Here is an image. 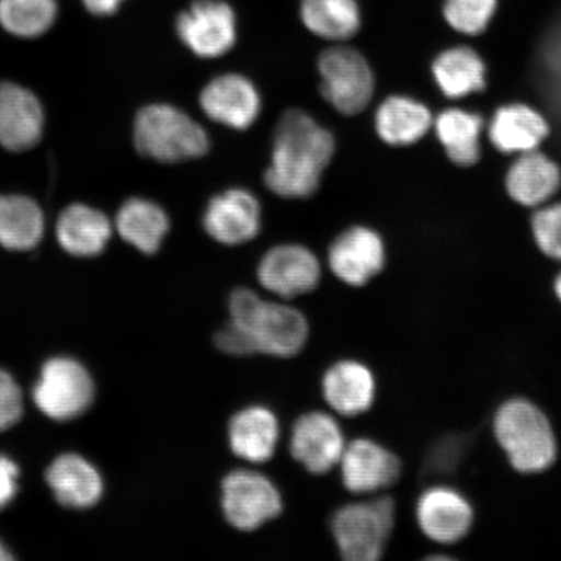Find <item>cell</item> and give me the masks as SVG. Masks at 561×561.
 <instances>
[{"instance_id": "obj_1", "label": "cell", "mask_w": 561, "mask_h": 561, "mask_svg": "<svg viewBox=\"0 0 561 561\" xmlns=\"http://www.w3.org/2000/svg\"><path fill=\"white\" fill-rule=\"evenodd\" d=\"M335 152V139L307 112L286 111L273 133L271 163L264 184L286 199L310 198Z\"/></svg>"}, {"instance_id": "obj_2", "label": "cell", "mask_w": 561, "mask_h": 561, "mask_svg": "<svg viewBox=\"0 0 561 561\" xmlns=\"http://www.w3.org/2000/svg\"><path fill=\"white\" fill-rule=\"evenodd\" d=\"M491 430L517 473L542 474L556 466L559 458L557 432L547 413L530 399L514 397L497 405Z\"/></svg>"}, {"instance_id": "obj_3", "label": "cell", "mask_w": 561, "mask_h": 561, "mask_svg": "<svg viewBox=\"0 0 561 561\" xmlns=\"http://www.w3.org/2000/svg\"><path fill=\"white\" fill-rule=\"evenodd\" d=\"M229 321L248 335L256 355L290 359L301 353L310 336L304 312L290 305L263 299L238 287L229 297Z\"/></svg>"}, {"instance_id": "obj_4", "label": "cell", "mask_w": 561, "mask_h": 561, "mask_svg": "<svg viewBox=\"0 0 561 561\" xmlns=\"http://www.w3.org/2000/svg\"><path fill=\"white\" fill-rule=\"evenodd\" d=\"M135 142L139 153L160 163L199 159L209 150L206 129L170 104H151L138 112Z\"/></svg>"}, {"instance_id": "obj_5", "label": "cell", "mask_w": 561, "mask_h": 561, "mask_svg": "<svg viewBox=\"0 0 561 561\" xmlns=\"http://www.w3.org/2000/svg\"><path fill=\"white\" fill-rule=\"evenodd\" d=\"M396 523V502L388 495L378 494L336 510L331 529L343 559L377 561L383 557Z\"/></svg>"}, {"instance_id": "obj_6", "label": "cell", "mask_w": 561, "mask_h": 561, "mask_svg": "<svg viewBox=\"0 0 561 561\" xmlns=\"http://www.w3.org/2000/svg\"><path fill=\"white\" fill-rule=\"evenodd\" d=\"M320 93L341 115L355 116L374 98V70L364 55L345 44H334L319 55Z\"/></svg>"}, {"instance_id": "obj_7", "label": "cell", "mask_w": 561, "mask_h": 561, "mask_svg": "<svg viewBox=\"0 0 561 561\" xmlns=\"http://www.w3.org/2000/svg\"><path fill=\"white\" fill-rule=\"evenodd\" d=\"M224 518L240 531H255L275 520L284 510V497L268 476L254 469H236L221 481Z\"/></svg>"}, {"instance_id": "obj_8", "label": "cell", "mask_w": 561, "mask_h": 561, "mask_svg": "<svg viewBox=\"0 0 561 561\" xmlns=\"http://www.w3.org/2000/svg\"><path fill=\"white\" fill-rule=\"evenodd\" d=\"M175 32L196 58L219 59L237 45V12L228 0H193L175 20Z\"/></svg>"}, {"instance_id": "obj_9", "label": "cell", "mask_w": 561, "mask_h": 561, "mask_svg": "<svg viewBox=\"0 0 561 561\" xmlns=\"http://www.w3.org/2000/svg\"><path fill=\"white\" fill-rule=\"evenodd\" d=\"M33 398L41 412L56 421L73 420L94 399V383L88 370L68 357H55L42 368Z\"/></svg>"}, {"instance_id": "obj_10", "label": "cell", "mask_w": 561, "mask_h": 561, "mask_svg": "<svg viewBox=\"0 0 561 561\" xmlns=\"http://www.w3.org/2000/svg\"><path fill=\"white\" fill-rule=\"evenodd\" d=\"M415 514L425 538L447 547L465 541L476 522L471 501L446 483L426 488L419 496Z\"/></svg>"}, {"instance_id": "obj_11", "label": "cell", "mask_w": 561, "mask_h": 561, "mask_svg": "<svg viewBox=\"0 0 561 561\" xmlns=\"http://www.w3.org/2000/svg\"><path fill=\"white\" fill-rule=\"evenodd\" d=\"M346 445L345 433L331 413L306 412L293 425L290 454L308 473L322 476L339 467Z\"/></svg>"}, {"instance_id": "obj_12", "label": "cell", "mask_w": 561, "mask_h": 561, "mask_svg": "<svg viewBox=\"0 0 561 561\" xmlns=\"http://www.w3.org/2000/svg\"><path fill=\"white\" fill-rule=\"evenodd\" d=\"M259 284L280 299L312 293L321 280L314 252L297 243L278 244L265 252L257 265Z\"/></svg>"}, {"instance_id": "obj_13", "label": "cell", "mask_w": 561, "mask_h": 561, "mask_svg": "<svg viewBox=\"0 0 561 561\" xmlns=\"http://www.w3.org/2000/svg\"><path fill=\"white\" fill-rule=\"evenodd\" d=\"M343 486L355 495H378L396 485L402 476V461L377 440L348 442L340 461Z\"/></svg>"}, {"instance_id": "obj_14", "label": "cell", "mask_w": 561, "mask_h": 561, "mask_svg": "<svg viewBox=\"0 0 561 561\" xmlns=\"http://www.w3.org/2000/svg\"><path fill=\"white\" fill-rule=\"evenodd\" d=\"M199 105L209 121L245 130L261 116L262 96L248 77L230 72L207 82L201 91Z\"/></svg>"}, {"instance_id": "obj_15", "label": "cell", "mask_w": 561, "mask_h": 561, "mask_svg": "<svg viewBox=\"0 0 561 561\" xmlns=\"http://www.w3.org/2000/svg\"><path fill=\"white\" fill-rule=\"evenodd\" d=\"M385 264L382 237L368 227L355 226L342 231L328 250L329 268L348 286H366L380 275Z\"/></svg>"}, {"instance_id": "obj_16", "label": "cell", "mask_w": 561, "mask_h": 561, "mask_svg": "<svg viewBox=\"0 0 561 561\" xmlns=\"http://www.w3.org/2000/svg\"><path fill=\"white\" fill-rule=\"evenodd\" d=\"M202 224L206 233L224 245L249 243L261 233L262 206L245 188H229L208 202Z\"/></svg>"}, {"instance_id": "obj_17", "label": "cell", "mask_w": 561, "mask_h": 561, "mask_svg": "<svg viewBox=\"0 0 561 561\" xmlns=\"http://www.w3.org/2000/svg\"><path fill=\"white\" fill-rule=\"evenodd\" d=\"M322 397L343 417H356L374 407L377 382L374 371L359 360L343 359L332 364L322 377Z\"/></svg>"}, {"instance_id": "obj_18", "label": "cell", "mask_w": 561, "mask_h": 561, "mask_svg": "<svg viewBox=\"0 0 561 561\" xmlns=\"http://www.w3.org/2000/svg\"><path fill=\"white\" fill-rule=\"evenodd\" d=\"M280 437L279 421L270 407L252 404L234 413L228 424V442L238 459L264 465L275 456Z\"/></svg>"}, {"instance_id": "obj_19", "label": "cell", "mask_w": 561, "mask_h": 561, "mask_svg": "<svg viewBox=\"0 0 561 561\" xmlns=\"http://www.w3.org/2000/svg\"><path fill=\"white\" fill-rule=\"evenodd\" d=\"M44 130V111L30 90L0 83V145L24 151L37 145Z\"/></svg>"}, {"instance_id": "obj_20", "label": "cell", "mask_w": 561, "mask_h": 561, "mask_svg": "<svg viewBox=\"0 0 561 561\" xmlns=\"http://www.w3.org/2000/svg\"><path fill=\"white\" fill-rule=\"evenodd\" d=\"M550 126L538 111L523 103L497 108L489 125L491 144L503 153L538 150L549 137Z\"/></svg>"}, {"instance_id": "obj_21", "label": "cell", "mask_w": 561, "mask_h": 561, "mask_svg": "<svg viewBox=\"0 0 561 561\" xmlns=\"http://www.w3.org/2000/svg\"><path fill=\"white\" fill-rule=\"evenodd\" d=\"M559 165L538 150L520 153L506 175V188L512 199L528 208H538L559 192Z\"/></svg>"}, {"instance_id": "obj_22", "label": "cell", "mask_w": 561, "mask_h": 561, "mask_svg": "<svg viewBox=\"0 0 561 561\" xmlns=\"http://www.w3.org/2000/svg\"><path fill=\"white\" fill-rule=\"evenodd\" d=\"M46 480L56 500L66 507H93L103 494L100 472L79 455L68 454L56 459L47 469Z\"/></svg>"}, {"instance_id": "obj_23", "label": "cell", "mask_w": 561, "mask_h": 561, "mask_svg": "<svg viewBox=\"0 0 561 561\" xmlns=\"http://www.w3.org/2000/svg\"><path fill=\"white\" fill-rule=\"evenodd\" d=\"M433 115L424 103L405 95H391L378 105L375 126L385 144L411 146L426 136L433 126Z\"/></svg>"}, {"instance_id": "obj_24", "label": "cell", "mask_w": 561, "mask_h": 561, "mask_svg": "<svg viewBox=\"0 0 561 561\" xmlns=\"http://www.w3.org/2000/svg\"><path fill=\"white\" fill-rule=\"evenodd\" d=\"M298 12L308 32L333 44H346L363 25L359 0H299Z\"/></svg>"}, {"instance_id": "obj_25", "label": "cell", "mask_w": 561, "mask_h": 561, "mask_svg": "<svg viewBox=\"0 0 561 561\" xmlns=\"http://www.w3.org/2000/svg\"><path fill=\"white\" fill-rule=\"evenodd\" d=\"M111 231L107 216L83 205L62 210L56 226V237L61 248L75 256L100 254L110 241Z\"/></svg>"}, {"instance_id": "obj_26", "label": "cell", "mask_w": 561, "mask_h": 561, "mask_svg": "<svg viewBox=\"0 0 561 561\" xmlns=\"http://www.w3.org/2000/svg\"><path fill=\"white\" fill-rule=\"evenodd\" d=\"M434 80L445 96L460 100L486 87V67L471 47L459 46L440 53L433 61Z\"/></svg>"}, {"instance_id": "obj_27", "label": "cell", "mask_w": 561, "mask_h": 561, "mask_svg": "<svg viewBox=\"0 0 561 561\" xmlns=\"http://www.w3.org/2000/svg\"><path fill=\"white\" fill-rule=\"evenodd\" d=\"M433 126L454 164L471 167L479 161L483 129V121L479 114L461 108H448L440 112Z\"/></svg>"}, {"instance_id": "obj_28", "label": "cell", "mask_w": 561, "mask_h": 561, "mask_svg": "<svg viewBox=\"0 0 561 561\" xmlns=\"http://www.w3.org/2000/svg\"><path fill=\"white\" fill-rule=\"evenodd\" d=\"M116 229L125 242L144 254H156L170 230V219L161 207L146 199H130L118 210Z\"/></svg>"}, {"instance_id": "obj_29", "label": "cell", "mask_w": 561, "mask_h": 561, "mask_svg": "<svg viewBox=\"0 0 561 561\" xmlns=\"http://www.w3.org/2000/svg\"><path fill=\"white\" fill-rule=\"evenodd\" d=\"M44 214L26 196H0V244L9 250H32L44 236Z\"/></svg>"}, {"instance_id": "obj_30", "label": "cell", "mask_w": 561, "mask_h": 561, "mask_svg": "<svg viewBox=\"0 0 561 561\" xmlns=\"http://www.w3.org/2000/svg\"><path fill=\"white\" fill-rule=\"evenodd\" d=\"M59 7L56 0H0V25L20 38H35L51 30Z\"/></svg>"}, {"instance_id": "obj_31", "label": "cell", "mask_w": 561, "mask_h": 561, "mask_svg": "<svg viewBox=\"0 0 561 561\" xmlns=\"http://www.w3.org/2000/svg\"><path fill=\"white\" fill-rule=\"evenodd\" d=\"M497 9V0H445L444 16L454 31L479 35L486 31Z\"/></svg>"}, {"instance_id": "obj_32", "label": "cell", "mask_w": 561, "mask_h": 561, "mask_svg": "<svg viewBox=\"0 0 561 561\" xmlns=\"http://www.w3.org/2000/svg\"><path fill=\"white\" fill-rule=\"evenodd\" d=\"M533 237L547 257L561 262V203H546L531 216Z\"/></svg>"}, {"instance_id": "obj_33", "label": "cell", "mask_w": 561, "mask_h": 561, "mask_svg": "<svg viewBox=\"0 0 561 561\" xmlns=\"http://www.w3.org/2000/svg\"><path fill=\"white\" fill-rule=\"evenodd\" d=\"M23 416V394L10 374L0 369V432L16 425Z\"/></svg>"}, {"instance_id": "obj_34", "label": "cell", "mask_w": 561, "mask_h": 561, "mask_svg": "<svg viewBox=\"0 0 561 561\" xmlns=\"http://www.w3.org/2000/svg\"><path fill=\"white\" fill-rule=\"evenodd\" d=\"M215 345L222 354L230 356L249 357L256 355L248 335L240 328L231 324L230 321L215 334Z\"/></svg>"}, {"instance_id": "obj_35", "label": "cell", "mask_w": 561, "mask_h": 561, "mask_svg": "<svg viewBox=\"0 0 561 561\" xmlns=\"http://www.w3.org/2000/svg\"><path fill=\"white\" fill-rule=\"evenodd\" d=\"M19 467L4 455H0V510L16 495Z\"/></svg>"}, {"instance_id": "obj_36", "label": "cell", "mask_w": 561, "mask_h": 561, "mask_svg": "<svg viewBox=\"0 0 561 561\" xmlns=\"http://www.w3.org/2000/svg\"><path fill=\"white\" fill-rule=\"evenodd\" d=\"M124 2L125 0H82L87 10L96 16L114 15Z\"/></svg>"}, {"instance_id": "obj_37", "label": "cell", "mask_w": 561, "mask_h": 561, "mask_svg": "<svg viewBox=\"0 0 561 561\" xmlns=\"http://www.w3.org/2000/svg\"><path fill=\"white\" fill-rule=\"evenodd\" d=\"M553 293H556V297L561 305V271L558 273L556 279H553Z\"/></svg>"}, {"instance_id": "obj_38", "label": "cell", "mask_w": 561, "mask_h": 561, "mask_svg": "<svg viewBox=\"0 0 561 561\" xmlns=\"http://www.w3.org/2000/svg\"><path fill=\"white\" fill-rule=\"evenodd\" d=\"M7 560H12V557L10 556L9 551L4 549V546L0 543V561Z\"/></svg>"}]
</instances>
